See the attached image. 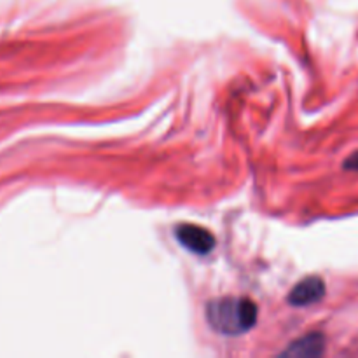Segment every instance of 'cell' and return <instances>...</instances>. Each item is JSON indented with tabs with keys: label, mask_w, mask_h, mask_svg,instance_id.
Here are the masks:
<instances>
[{
	"label": "cell",
	"mask_w": 358,
	"mask_h": 358,
	"mask_svg": "<svg viewBox=\"0 0 358 358\" xmlns=\"http://www.w3.org/2000/svg\"><path fill=\"white\" fill-rule=\"evenodd\" d=\"M257 304L247 297H222L208 303L206 320L217 332L226 336L243 334L257 324Z\"/></svg>",
	"instance_id": "1"
},
{
	"label": "cell",
	"mask_w": 358,
	"mask_h": 358,
	"mask_svg": "<svg viewBox=\"0 0 358 358\" xmlns=\"http://www.w3.org/2000/svg\"><path fill=\"white\" fill-rule=\"evenodd\" d=\"M177 240L184 245L187 250L194 254L205 255L215 247V236L208 229L196 224H182L177 227Z\"/></svg>",
	"instance_id": "2"
},
{
	"label": "cell",
	"mask_w": 358,
	"mask_h": 358,
	"mask_svg": "<svg viewBox=\"0 0 358 358\" xmlns=\"http://www.w3.org/2000/svg\"><path fill=\"white\" fill-rule=\"evenodd\" d=\"M325 296V283L318 276H310L303 280L292 289L289 296V303L294 306H310L318 303Z\"/></svg>",
	"instance_id": "3"
},
{
	"label": "cell",
	"mask_w": 358,
	"mask_h": 358,
	"mask_svg": "<svg viewBox=\"0 0 358 358\" xmlns=\"http://www.w3.org/2000/svg\"><path fill=\"white\" fill-rule=\"evenodd\" d=\"M324 353V338L318 334H311L303 338L301 341L294 343L283 355L292 357H318Z\"/></svg>",
	"instance_id": "4"
}]
</instances>
